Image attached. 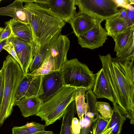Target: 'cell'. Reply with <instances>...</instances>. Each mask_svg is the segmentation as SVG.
<instances>
[{"label":"cell","instance_id":"8992f818","mask_svg":"<svg viewBox=\"0 0 134 134\" xmlns=\"http://www.w3.org/2000/svg\"><path fill=\"white\" fill-rule=\"evenodd\" d=\"M79 12L102 21L119 14L121 9L115 0H76Z\"/></svg>","mask_w":134,"mask_h":134},{"label":"cell","instance_id":"603a6c76","mask_svg":"<svg viewBox=\"0 0 134 134\" xmlns=\"http://www.w3.org/2000/svg\"><path fill=\"white\" fill-rule=\"evenodd\" d=\"M46 126L33 121L20 126H14L12 129V134H33L45 130Z\"/></svg>","mask_w":134,"mask_h":134},{"label":"cell","instance_id":"2e32d148","mask_svg":"<svg viewBox=\"0 0 134 134\" xmlns=\"http://www.w3.org/2000/svg\"><path fill=\"white\" fill-rule=\"evenodd\" d=\"M43 102L39 97H23L15 102L14 106H18L25 117L36 115L39 111Z\"/></svg>","mask_w":134,"mask_h":134},{"label":"cell","instance_id":"277c9868","mask_svg":"<svg viewBox=\"0 0 134 134\" xmlns=\"http://www.w3.org/2000/svg\"><path fill=\"white\" fill-rule=\"evenodd\" d=\"M76 88L64 86L56 94L43 102L36 115L47 126L60 120L69 105L75 100Z\"/></svg>","mask_w":134,"mask_h":134},{"label":"cell","instance_id":"3957f363","mask_svg":"<svg viewBox=\"0 0 134 134\" xmlns=\"http://www.w3.org/2000/svg\"><path fill=\"white\" fill-rule=\"evenodd\" d=\"M1 69L4 75V85L0 112V127L13 111L16 91L24 75L19 63L10 55L6 57Z\"/></svg>","mask_w":134,"mask_h":134},{"label":"cell","instance_id":"d6a6232c","mask_svg":"<svg viewBox=\"0 0 134 134\" xmlns=\"http://www.w3.org/2000/svg\"><path fill=\"white\" fill-rule=\"evenodd\" d=\"M4 85V78L3 74L0 69V112L3 99Z\"/></svg>","mask_w":134,"mask_h":134},{"label":"cell","instance_id":"9c48e42d","mask_svg":"<svg viewBox=\"0 0 134 134\" xmlns=\"http://www.w3.org/2000/svg\"><path fill=\"white\" fill-rule=\"evenodd\" d=\"M102 21L98 22L88 31L78 38L81 47L93 50L103 46L108 39V34L102 26Z\"/></svg>","mask_w":134,"mask_h":134},{"label":"cell","instance_id":"83f0119b","mask_svg":"<svg viewBox=\"0 0 134 134\" xmlns=\"http://www.w3.org/2000/svg\"><path fill=\"white\" fill-rule=\"evenodd\" d=\"M96 106L98 111L103 118L107 120L110 119L112 114L113 109L108 103L97 102Z\"/></svg>","mask_w":134,"mask_h":134},{"label":"cell","instance_id":"f35d334b","mask_svg":"<svg viewBox=\"0 0 134 134\" xmlns=\"http://www.w3.org/2000/svg\"><path fill=\"white\" fill-rule=\"evenodd\" d=\"M111 128H109L101 134H110L111 133Z\"/></svg>","mask_w":134,"mask_h":134},{"label":"cell","instance_id":"cb8c5ba5","mask_svg":"<svg viewBox=\"0 0 134 134\" xmlns=\"http://www.w3.org/2000/svg\"><path fill=\"white\" fill-rule=\"evenodd\" d=\"M55 71L53 59L47 53L44 60L41 66L37 69L29 73L33 76L44 75Z\"/></svg>","mask_w":134,"mask_h":134},{"label":"cell","instance_id":"44dd1931","mask_svg":"<svg viewBox=\"0 0 134 134\" xmlns=\"http://www.w3.org/2000/svg\"><path fill=\"white\" fill-rule=\"evenodd\" d=\"M113 104V113L108 128H111V134H120L127 118L121 112L116 103Z\"/></svg>","mask_w":134,"mask_h":134},{"label":"cell","instance_id":"d4e9b609","mask_svg":"<svg viewBox=\"0 0 134 134\" xmlns=\"http://www.w3.org/2000/svg\"><path fill=\"white\" fill-rule=\"evenodd\" d=\"M134 35L130 42L121 53L115 58H112V61L122 62L125 61H134Z\"/></svg>","mask_w":134,"mask_h":134},{"label":"cell","instance_id":"74e56055","mask_svg":"<svg viewBox=\"0 0 134 134\" xmlns=\"http://www.w3.org/2000/svg\"><path fill=\"white\" fill-rule=\"evenodd\" d=\"M33 134H54L52 131H45V130L40 131Z\"/></svg>","mask_w":134,"mask_h":134},{"label":"cell","instance_id":"5bb4252c","mask_svg":"<svg viewBox=\"0 0 134 134\" xmlns=\"http://www.w3.org/2000/svg\"><path fill=\"white\" fill-rule=\"evenodd\" d=\"M22 0H16L6 7H0V15L10 16L22 22L29 24L30 12L23 5Z\"/></svg>","mask_w":134,"mask_h":134},{"label":"cell","instance_id":"4316f807","mask_svg":"<svg viewBox=\"0 0 134 134\" xmlns=\"http://www.w3.org/2000/svg\"><path fill=\"white\" fill-rule=\"evenodd\" d=\"M110 119L107 120L99 114L97 120L94 123L92 127V134H101L108 128Z\"/></svg>","mask_w":134,"mask_h":134},{"label":"cell","instance_id":"ac0fdd59","mask_svg":"<svg viewBox=\"0 0 134 134\" xmlns=\"http://www.w3.org/2000/svg\"><path fill=\"white\" fill-rule=\"evenodd\" d=\"M105 21V29L108 36L112 38L130 27L126 21L120 18L119 14Z\"/></svg>","mask_w":134,"mask_h":134},{"label":"cell","instance_id":"4fadbf2b","mask_svg":"<svg viewBox=\"0 0 134 134\" xmlns=\"http://www.w3.org/2000/svg\"><path fill=\"white\" fill-rule=\"evenodd\" d=\"M102 21L86 14L76 13L69 23L77 38L88 31L98 22Z\"/></svg>","mask_w":134,"mask_h":134},{"label":"cell","instance_id":"7c38bea8","mask_svg":"<svg viewBox=\"0 0 134 134\" xmlns=\"http://www.w3.org/2000/svg\"><path fill=\"white\" fill-rule=\"evenodd\" d=\"M76 0H48L47 5L54 14L69 23L76 13Z\"/></svg>","mask_w":134,"mask_h":134},{"label":"cell","instance_id":"e575fe53","mask_svg":"<svg viewBox=\"0 0 134 134\" xmlns=\"http://www.w3.org/2000/svg\"><path fill=\"white\" fill-rule=\"evenodd\" d=\"M119 15L120 18L125 20L126 21L127 15L125 8H122L121 9V11L119 14Z\"/></svg>","mask_w":134,"mask_h":134},{"label":"cell","instance_id":"836d02e7","mask_svg":"<svg viewBox=\"0 0 134 134\" xmlns=\"http://www.w3.org/2000/svg\"><path fill=\"white\" fill-rule=\"evenodd\" d=\"M115 1L119 7H120L126 8L131 6L128 4L127 0H115Z\"/></svg>","mask_w":134,"mask_h":134},{"label":"cell","instance_id":"e0dca14e","mask_svg":"<svg viewBox=\"0 0 134 134\" xmlns=\"http://www.w3.org/2000/svg\"><path fill=\"white\" fill-rule=\"evenodd\" d=\"M8 22L10 25L12 35L26 43L35 44L31 28L29 24L22 22L13 18Z\"/></svg>","mask_w":134,"mask_h":134},{"label":"cell","instance_id":"52a82bcc","mask_svg":"<svg viewBox=\"0 0 134 134\" xmlns=\"http://www.w3.org/2000/svg\"><path fill=\"white\" fill-rule=\"evenodd\" d=\"M43 76H33L29 73L24 75L16 91L14 103L23 97H39L43 94Z\"/></svg>","mask_w":134,"mask_h":134},{"label":"cell","instance_id":"b9f144b4","mask_svg":"<svg viewBox=\"0 0 134 134\" xmlns=\"http://www.w3.org/2000/svg\"><path fill=\"white\" fill-rule=\"evenodd\" d=\"M110 134H111V133Z\"/></svg>","mask_w":134,"mask_h":134},{"label":"cell","instance_id":"d590c367","mask_svg":"<svg viewBox=\"0 0 134 134\" xmlns=\"http://www.w3.org/2000/svg\"><path fill=\"white\" fill-rule=\"evenodd\" d=\"M48 0H33V2L38 4L46 5Z\"/></svg>","mask_w":134,"mask_h":134},{"label":"cell","instance_id":"60d3db41","mask_svg":"<svg viewBox=\"0 0 134 134\" xmlns=\"http://www.w3.org/2000/svg\"><path fill=\"white\" fill-rule=\"evenodd\" d=\"M2 1V0H0V3Z\"/></svg>","mask_w":134,"mask_h":134},{"label":"cell","instance_id":"8fae6325","mask_svg":"<svg viewBox=\"0 0 134 134\" xmlns=\"http://www.w3.org/2000/svg\"><path fill=\"white\" fill-rule=\"evenodd\" d=\"M42 85L43 93L39 97L44 102L56 94L64 86L60 70L44 75Z\"/></svg>","mask_w":134,"mask_h":134},{"label":"cell","instance_id":"1f68e13d","mask_svg":"<svg viewBox=\"0 0 134 134\" xmlns=\"http://www.w3.org/2000/svg\"><path fill=\"white\" fill-rule=\"evenodd\" d=\"M71 127L74 134H79L80 125L79 121L77 118L74 117L72 119Z\"/></svg>","mask_w":134,"mask_h":134},{"label":"cell","instance_id":"484cf974","mask_svg":"<svg viewBox=\"0 0 134 134\" xmlns=\"http://www.w3.org/2000/svg\"><path fill=\"white\" fill-rule=\"evenodd\" d=\"M49 45V44L45 46L35 54L29 69L30 73L37 69L42 64L46 56Z\"/></svg>","mask_w":134,"mask_h":134},{"label":"cell","instance_id":"7402d4cb","mask_svg":"<svg viewBox=\"0 0 134 134\" xmlns=\"http://www.w3.org/2000/svg\"><path fill=\"white\" fill-rule=\"evenodd\" d=\"M75 101L77 113L79 120L84 118L87 110V104L85 102V94L87 90L82 87H76Z\"/></svg>","mask_w":134,"mask_h":134},{"label":"cell","instance_id":"f1b7e54d","mask_svg":"<svg viewBox=\"0 0 134 134\" xmlns=\"http://www.w3.org/2000/svg\"><path fill=\"white\" fill-rule=\"evenodd\" d=\"M125 9L127 15V24L130 27L134 26V8L131 5L129 7Z\"/></svg>","mask_w":134,"mask_h":134},{"label":"cell","instance_id":"6da1fadb","mask_svg":"<svg viewBox=\"0 0 134 134\" xmlns=\"http://www.w3.org/2000/svg\"><path fill=\"white\" fill-rule=\"evenodd\" d=\"M106 80L113 93L115 103L122 113L134 124V61H112L108 53L99 55Z\"/></svg>","mask_w":134,"mask_h":134},{"label":"cell","instance_id":"4dcf8cb0","mask_svg":"<svg viewBox=\"0 0 134 134\" xmlns=\"http://www.w3.org/2000/svg\"><path fill=\"white\" fill-rule=\"evenodd\" d=\"M5 27L3 31L0 38V42L3 40L9 37L12 34V31L10 25L8 23H5Z\"/></svg>","mask_w":134,"mask_h":134},{"label":"cell","instance_id":"ab89813d","mask_svg":"<svg viewBox=\"0 0 134 134\" xmlns=\"http://www.w3.org/2000/svg\"><path fill=\"white\" fill-rule=\"evenodd\" d=\"M4 29L2 27H0V38L1 35Z\"/></svg>","mask_w":134,"mask_h":134},{"label":"cell","instance_id":"8d00e7d4","mask_svg":"<svg viewBox=\"0 0 134 134\" xmlns=\"http://www.w3.org/2000/svg\"><path fill=\"white\" fill-rule=\"evenodd\" d=\"M8 38H7L0 42V52L3 49L4 47L7 44Z\"/></svg>","mask_w":134,"mask_h":134},{"label":"cell","instance_id":"5b68a950","mask_svg":"<svg viewBox=\"0 0 134 134\" xmlns=\"http://www.w3.org/2000/svg\"><path fill=\"white\" fill-rule=\"evenodd\" d=\"M64 86L92 88L95 75L85 64L77 58L67 60L60 69Z\"/></svg>","mask_w":134,"mask_h":134},{"label":"cell","instance_id":"7a4b0ae2","mask_svg":"<svg viewBox=\"0 0 134 134\" xmlns=\"http://www.w3.org/2000/svg\"><path fill=\"white\" fill-rule=\"evenodd\" d=\"M23 1L25 3L24 7L30 13L29 24L35 45V54L58 37L66 23L46 5L35 3L33 0Z\"/></svg>","mask_w":134,"mask_h":134},{"label":"cell","instance_id":"ba28073f","mask_svg":"<svg viewBox=\"0 0 134 134\" xmlns=\"http://www.w3.org/2000/svg\"><path fill=\"white\" fill-rule=\"evenodd\" d=\"M8 42L14 45L20 65L24 75L29 73V69L35 54V45L26 43L13 35L8 37Z\"/></svg>","mask_w":134,"mask_h":134},{"label":"cell","instance_id":"f546056e","mask_svg":"<svg viewBox=\"0 0 134 134\" xmlns=\"http://www.w3.org/2000/svg\"><path fill=\"white\" fill-rule=\"evenodd\" d=\"M3 48L11 55L20 65V61L17 56L14 47L13 43L11 42L7 41V44Z\"/></svg>","mask_w":134,"mask_h":134},{"label":"cell","instance_id":"d6986e66","mask_svg":"<svg viewBox=\"0 0 134 134\" xmlns=\"http://www.w3.org/2000/svg\"><path fill=\"white\" fill-rule=\"evenodd\" d=\"M77 113L75 101H72L66 108L62 116L59 134H74L71 127L72 120Z\"/></svg>","mask_w":134,"mask_h":134},{"label":"cell","instance_id":"9a60e30c","mask_svg":"<svg viewBox=\"0 0 134 134\" xmlns=\"http://www.w3.org/2000/svg\"><path fill=\"white\" fill-rule=\"evenodd\" d=\"M92 92L97 98H105L115 103L113 93L102 68L96 74Z\"/></svg>","mask_w":134,"mask_h":134},{"label":"cell","instance_id":"30bf717a","mask_svg":"<svg viewBox=\"0 0 134 134\" xmlns=\"http://www.w3.org/2000/svg\"><path fill=\"white\" fill-rule=\"evenodd\" d=\"M70 44L69 38L61 34L49 44L47 53L53 59L55 71L60 70L62 65L68 60L67 55Z\"/></svg>","mask_w":134,"mask_h":134},{"label":"cell","instance_id":"ffe728a7","mask_svg":"<svg viewBox=\"0 0 134 134\" xmlns=\"http://www.w3.org/2000/svg\"><path fill=\"white\" fill-rule=\"evenodd\" d=\"M134 26L129 27L113 38L115 43L114 51L116 52V56L121 53L129 43L134 34Z\"/></svg>","mask_w":134,"mask_h":134}]
</instances>
